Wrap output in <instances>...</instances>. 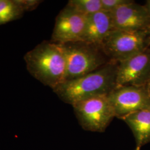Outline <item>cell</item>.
Returning <instances> with one entry per match:
<instances>
[{"instance_id":"6da1fadb","label":"cell","mask_w":150,"mask_h":150,"mask_svg":"<svg viewBox=\"0 0 150 150\" xmlns=\"http://www.w3.org/2000/svg\"><path fill=\"white\" fill-rule=\"evenodd\" d=\"M118 64L117 62L111 61L88 74L64 81L53 91L72 106L91 97L108 95L116 87Z\"/></svg>"},{"instance_id":"7a4b0ae2","label":"cell","mask_w":150,"mask_h":150,"mask_svg":"<svg viewBox=\"0 0 150 150\" xmlns=\"http://www.w3.org/2000/svg\"><path fill=\"white\" fill-rule=\"evenodd\" d=\"M24 59L30 74L53 90L65 81L66 62L61 45L43 41L28 52Z\"/></svg>"},{"instance_id":"3957f363","label":"cell","mask_w":150,"mask_h":150,"mask_svg":"<svg viewBox=\"0 0 150 150\" xmlns=\"http://www.w3.org/2000/svg\"><path fill=\"white\" fill-rule=\"evenodd\" d=\"M61 45L66 62L64 81L88 74L111 61L101 46L81 41Z\"/></svg>"},{"instance_id":"277c9868","label":"cell","mask_w":150,"mask_h":150,"mask_svg":"<svg viewBox=\"0 0 150 150\" xmlns=\"http://www.w3.org/2000/svg\"><path fill=\"white\" fill-rule=\"evenodd\" d=\"M101 47L110 61L120 62L150 47V32L113 29Z\"/></svg>"},{"instance_id":"5b68a950","label":"cell","mask_w":150,"mask_h":150,"mask_svg":"<svg viewBox=\"0 0 150 150\" xmlns=\"http://www.w3.org/2000/svg\"><path fill=\"white\" fill-rule=\"evenodd\" d=\"M72 107L81 127L88 131L104 132L115 117L107 95L91 97Z\"/></svg>"},{"instance_id":"8992f818","label":"cell","mask_w":150,"mask_h":150,"mask_svg":"<svg viewBox=\"0 0 150 150\" xmlns=\"http://www.w3.org/2000/svg\"><path fill=\"white\" fill-rule=\"evenodd\" d=\"M107 97L115 117L121 120L132 113L150 107V98L146 86L116 87Z\"/></svg>"},{"instance_id":"52a82bcc","label":"cell","mask_w":150,"mask_h":150,"mask_svg":"<svg viewBox=\"0 0 150 150\" xmlns=\"http://www.w3.org/2000/svg\"><path fill=\"white\" fill-rule=\"evenodd\" d=\"M150 80V47L118 62L116 87L144 86Z\"/></svg>"},{"instance_id":"ba28073f","label":"cell","mask_w":150,"mask_h":150,"mask_svg":"<svg viewBox=\"0 0 150 150\" xmlns=\"http://www.w3.org/2000/svg\"><path fill=\"white\" fill-rule=\"evenodd\" d=\"M87 17L66 6L56 17L51 41L64 45L81 41Z\"/></svg>"},{"instance_id":"9c48e42d","label":"cell","mask_w":150,"mask_h":150,"mask_svg":"<svg viewBox=\"0 0 150 150\" xmlns=\"http://www.w3.org/2000/svg\"><path fill=\"white\" fill-rule=\"evenodd\" d=\"M110 13L113 29L150 32V15L145 5L131 1Z\"/></svg>"},{"instance_id":"30bf717a","label":"cell","mask_w":150,"mask_h":150,"mask_svg":"<svg viewBox=\"0 0 150 150\" xmlns=\"http://www.w3.org/2000/svg\"><path fill=\"white\" fill-rule=\"evenodd\" d=\"M113 29L110 12L98 11L87 17L81 41L101 46L103 40Z\"/></svg>"},{"instance_id":"8fae6325","label":"cell","mask_w":150,"mask_h":150,"mask_svg":"<svg viewBox=\"0 0 150 150\" xmlns=\"http://www.w3.org/2000/svg\"><path fill=\"white\" fill-rule=\"evenodd\" d=\"M131 129L136 141L135 150L150 142V107L132 113L122 120Z\"/></svg>"},{"instance_id":"7c38bea8","label":"cell","mask_w":150,"mask_h":150,"mask_svg":"<svg viewBox=\"0 0 150 150\" xmlns=\"http://www.w3.org/2000/svg\"><path fill=\"white\" fill-rule=\"evenodd\" d=\"M25 11L20 0H0V25L18 19Z\"/></svg>"},{"instance_id":"4fadbf2b","label":"cell","mask_w":150,"mask_h":150,"mask_svg":"<svg viewBox=\"0 0 150 150\" xmlns=\"http://www.w3.org/2000/svg\"><path fill=\"white\" fill-rule=\"evenodd\" d=\"M66 6L86 16L102 10L101 0H70Z\"/></svg>"},{"instance_id":"5bb4252c","label":"cell","mask_w":150,"mask_h":150,"mask_svg":"<svg viewBox=\"0 0 150 150\" xmlns=\"http://www.w3.org/2000/svg\"><path fill=\"white\" fill-rule=\"evenodd\" d=\"M131 0H101L102 10L111 12L120 6L129 2Z\"/></svg>"},{"instance_id":"9a60e30c","label":"cell","mask_w":150,"mask_h":150,"mask_svg":"<svg viewBox=\"0 0 150 150\" xmlns=\"http://www.w3.org/2000/svg\"><path fill=\"white\" fill-rule=\"evenodd\" d=\"M20 1L25 11L35 9L41 2L40 1L37 0H20Z\"/></svg>"},{"instance_id":"2e32d148","label":"cell","mask_w":150,"mask_h":150,"mask_svg":"<svg viewBox=\"0 0 150 150\" xmlns=\"http://www.w3.org/2000/svg\"><path fill=\"white\" fill-rule=\"evenodd\" d=\"M145 6L149 12L150 15V0H147L145 4Z\"/></svg>"},{"instance_id":"e0dca14e","label":"cell","mask_w":150,"mask_h":150,"mask_svg":"<svg viewBox=\"0 0 150 150\" xmlns=\"http://www.w3.org/2000/svg\"><path fill=\"white\" fill-rule=\"evenodd\" d=\"M146 89H147V92H148L149 96L150 98V80L149 81V82L146 84Z\"/></svg>"}]
</instances>
